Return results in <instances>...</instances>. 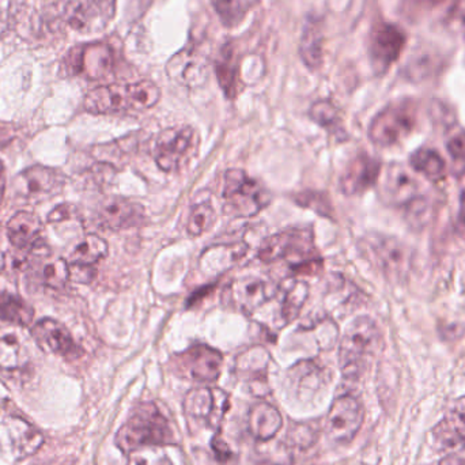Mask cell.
<instances>
[{
	"label": "cell",
	"mask_w": 465,
	"mask_h": 465,
	"mask_svg": "<svg viewBox=\"0 0 465 465\" xmlns=\"http://www.w3.org/2000/svg\"><path fill=\"white\" fill-rule=\"evenodd\" d=\"M10 133L0 128V147L5 146V144H7L8 142H10Z\"/></svg>",
	"instance_id": "cell-49"
},
{
	"label": "cell",
	"mask_w": 465,
	"mask_h": 465,
	"mask_svg": "<svg viewBox=\"0 0 465 465\" xmlns=\"http://www.w3.org/2000/svg\"><path fill=\"white\" fill-rule=\"evenodd\" d=\"M407 37L401 27L380 22L373 27L369 38V54L377 74H385L401 57Z\"/></svg>",
	"instance_id": "cell-13"
},
{
	"label": "cell",
	"mask_w": 465,
	"mask_h": 465,
	"mask_svg": "<svg viewBox=\"0 0 465 465\" xmlns=\"http://www.w3.org/2000/svg\"><path fill=\"white\" fill-rule=\"evenodd\" d=\"M5 268V256L2 251H0V272Z\"/></svg>",
	"instance_id": "cell-51"
},
{
	"label": "cell",
	"mask_w": 465,
	"mask_h": 465,
	"mask_svg": "<svg viewBox=\"0 0 465 465\" xmlns=\"http://www.w3.org/2000/svg\"><path fill=\"white\" fill-rule=\"evenodd\" d=\"M433 434L441 450L450 452L465 450V398L456 401L452 411L437 425Z\"/></svg>",
	"instance_id": "cell-23"
},
{
	"label": "cell",
	"mask_w": 465,
	"mask_h": 465,
	"mask_svg": "<svg viewBox=\"0 0 465 465\" xmlns=\"http://www.w3.org/2000/svg\"><path fill=\"white\" fill-rule=\"evenodd\" d=\"M418 123V106L410 98L393 101L374 116L369 138L380 147H391L411 135Z\"/></svg>",
	"instance_id": "cell-5"
},
{
	"label": "cell",
	"mask_w": 465,
	"mask_h": 465,
	"mask_svg": "<svg viewBox=\"0 0 465 465\" xmlns=\"http://www.w3.org/2000/svg\"><path fill=\"white\" fill-rule=\"evenodd\" d=\"M363 420L362 404L355 396L346 393L336 398L331 406L325 420V433L335 444H350L362 428Z\"/></svg>",
	"instance_id": "cell-9"
},
{
	"label": "cell",
	"mask_w": 465,
	"mask_h": 465,
	"mask_svg": "<svg viewBox=\"0 0 465 465\" xmlns=\"http://www.w3.org/2000/svg\"><path fill=\"white\" fill-rule=\"evenodd\" d=\"M198 134L191 127L163 131L153 147V157L163 172H176L198 152Z\"/></svg>",
	"instance_id": "cell-7"
},
{
	"label": "cell",
	"mask_w": 465,
	"mask_h": 465,
	"mask_svg": "<svg viewBox=\"0 0 465 465\" xmlns=\"http://www.w3.org/2000/svg\"><path fill=\"white\" fill-rule=\"evenodd\" d=\"M259 259L262 262L287 260L297 272L314 273L322 270V262L314 246L313 232L309 229H295L276 232L260 243Z\"/></svg>",
	"instance_id": "cell-2"
},
{
	"label": "cell",
	"mask_w": 465,
	"mask_h": 465,
	"mask_svg": "<svg viewBox=\"0 0 465 465\" xmlns=\"http://www.w3.org/2000/svg\"><path fill=\"white\" fill-rule=\"evenodd\" d=\"M223 362V354L218 350L206 344H195L177 354L172 365L180 376L210 384L220 379Z\"/></svg>",
	"instance_id": "cell-10"
},
{
	"label": "cell",
	"mask_w": 465,
	"mask_h": 465,
	"mask_svg": "<svg viewBox=\"0 0 465 465\" xmlns=\"http://www.w3.org/2000/svg\"><path fill=\"white\" fill-rule=\"evenodd\" d=\"M410 163L415 172L433 182H440L447 176V163L444 158L439 152L429 147H422L412 153Z\"/></svg>",
	"instance_id": "cell-32"
},
{
	"label": "cell",
	"mask_w": 465,
	"mask_h": 465,
	"mask_svg": "<svg viewBox=\"0 0 465 465\" xmlns=\"http://www.w3.org/2000/svg\"><path fill=\"white\" fill-rule=\"evenodd\" d=\"M317 429L309 423H298L289 431L290 444L294 447L309 448L316 442Z\"/></svg>",
	"instance_id": "cell-42"
},
{
	"label": "cell",
	"mask_w": 465,
	"mask_h": 465,
	"mask_svg": "<svg viewBox=\"0 0 465 465\" xmlns=\"http://www.w3.org/2000/svg\"><path fill=\"white\" fill-rule=\"evenodd\" d=\"M97 221L100 226L108 231H124L144 223V209L130 199L112 196L98 207Z\"/></svg>",
	"instance_id": "cell-20"
},
{
	"label": "cell",
	"mask_w": 465,
	"mask_h": 465,
	"mask_svg": "<svg viewBox=\"0 0 465 465\" xmlns=\"http://www.w3.org/2000/svg\"><path fill=\"white\" fill-rule=\"evenodd\" d=\"M444 2L445 0H407L410 7L417 11L433 10V8L439 7V5H441Z\"/></svg>",
	"instance_id": "cell-46"
},
{
	"label": "cell",
	"mask_w": 465,
	"mask_h": 465,
	"mask_svg": "<svg viewBox=\"0 0 465 465\" xmlns=\"http://www.w3.org/2000/svg\"><path fill=\"white\" fill-rule=\"evenodd\" d=\"M64 184V176L57 169L48 166H30L16 177V190L30 201H44L59 193Z\"/></svg>",
	"instance_id": "cell-18"
},
{
	"label": "cell",
	"mask_w": 465,
	"mask_h": 465,
	"mask_svg": "<svg viewBox=\"0 0 465 465\" xmlns=\"http://www.w3.org/2000/svg\"><path fill=\"white\" fill-rule=\"evenodd\" d=\"M447 150L452 160L456 176H463L465 173V131H456L448 138Z\"/></svg>",
	"instance_id": "cell-41"
},
{
	"label": "cell",
	"mask_w": 465,
	"mask_h": 465,
	"mask_svg": "<svg viewBox=\"0 0 465 465\" xmlns=\"http://www.w3.org/2000/svg\"><path fill=\"white\" fill-rule=\"evenodd\" d=\"M381 343L379 325L371 317H358L344 331L339 349L341 373L349 381H358L368 371Z\"/></svg>",
	"instance_id": "cell-3"
},
{
	"label": "cell",
	"mask_w": 465,
	"mask_h": 465,
	"mask_svg": "<svg viewBox=\"0 0 465 465\" xmlns=\"http://www.w3.org/2000/svg\"><path fill=\"white\" fill-rule=\"evenodd\" d=\"M380 174V161L366 153H361L347 165L341 179V191L347 196L360 195L379 182Z\"/></svg>",
	"instance_id": "cell-21"
},
{
	"label": "cell",
	"mask_w": 465,
	"mask_h": 465,
	"mask_svg": "<svg viewBox=\"0 0 465 465\" xmlns=\"http://www.w3.org/2000/svg\"><path fill=\"white\" fill-rule=\"evenodd\" d=\"M67 67L73 74H84L89 79H103L114 68V49L104 43L87 44L70 52Z\"/></svg>",
	"instance_id": "cell-15"
},
{
	"label": "cell",
	"mask_w": 465,
	"mask_h": 465,
	"mask_svg": "<svg viewBox=\"0 0 465 465\" xmlns=\"http://www.w3.org/2000/svg\"><path fill=\"white\" fill-rule=\"evenodd\" d=\"M270 361V352L264 347H252L238 355L235 361V371L245 381H265Z\"/></svg>",
	"instance_id": "cell-29"
},
{
	"label": "cell",
	"mask_w": 465,
	"mask_h": 465,
	"mask_svg": "<svg viewBox=\"0 0 465 465\" xmlns=\"http://www.w3.org/2000/svg\"><path fill=\"white\" fill-rule=\"evenodd\" d=\"M95 275H97V270L94 265H70V279L76 283H90L94 281Z\"/></svg>",
	"instance_id": "cell-43"
},
{
	"label": "cell",
	"mask_w": 465,
	"mask_h": 465,
	"mask_svg": "<svg viewBox=\"0 0 465 465\" xmlns=\"http://www.w3.org/2000/svg\"><path fill=\"white\" fill-rule=\"evenodd\" d=\"M217 223V213L210 203H199L191 209L187 232L191 237H199L213 228Z\"/></svg>",
	"instance_id": "cell-37"
},
{
	"label": "cell",
	"mask_w": 465,
	"mask_h": 465,
	"mask_svg": "<svg viewBox=\"0 0 465 465\" xmlns=\"http://www.w3.org/2000/svg\"><path fill=\"white\" fill-rule=\"evenodd\" d=\"M76 215L75 206L70 203H62L54 207L48 214L49 223H60L64 221L73 220Z\"/></svg>",
	"instance_id": "cell-44"
},
{
	"label": "cell",
	"mask_w": 465,
	"mask_h": 465,
	"mask_svg": "<svg viewBox=\"0 0 465 465\" xmlns=\"http://www.w3.org/2000/svg\"><path fill=\"white\" fill-rule=\"evenodd\" d=\"M300 54L306 67L316 70L322 62V29L319 19L309 18L301 35Z\"/></svg>",
	"instance_id": "cell-30"
},
{
	"label": "cell",
	"mask_w": 465,
	"mask_h": 465,
	"mask_svg": "<svg viewBox=\"0 0 465 465\" xmlns=\"http://www.w3.org/2000/svg\"><path fill=\"white\" fill-rule=\"evenodd\" d=\"M362 252L369 260L392 281H401L411 267V253L403 242L384 234H369L363 238Z\"/></svg>",
	"instance_id": "cell-6"
},
{
	"label": "cell",
	"mask_w": 465,
	"mask_h": 465,
	"mask_svg": "<svg viewBox=\"0 0 465 465\" xmlns=\"http://www.w3.org/2000/svg\"><path fill=\"white\" fill-rule=\"evenodd\" d=\"M35 311L32 306L18 295L0 292V320L19 327L32 324Z\"/></svg>",
	"instance_id": "cell-31"
},
{
	"label": "cell",
	"mask_w": 465,
	"mask_h": 465,
	"mask_svg": "<svg viewBox=\"0 0 465 465\" xmlns=\"http://www.w3.org/2000/svg\"><path fill=\"white\" fill-rule=\"evenodd\" d=\"M282 428H283V418L272 404L259 401L249 411L248 430L257 441H271L275 439Z\"/></svg>",
	"instance_id": "cell-25"
},
{
	"label": "cell",
	"mask_w": 465,
	"mask_h": 465,
	"mask_svg": "<svg viewBox=\"0 0 465 465\" xmlns=\"http://www.w3.org/2000/svg\"><path fill=\"white\" fill-rule=\"evenodd\" d=\"M43 442L44 437L40 430L24 418L7 417L0 423V445L16 460L35 455Z\"/></svg>",
	"instance_id": "cell-14"
},
{
	"label": "cell",
	"mask_w": 465,
	"mask_h": 465,
	"mask_svg": "<svg viewBox=\"0 0 465 465\" xmlns=\"http://www.w3.org/2000/svg\"><path fill=\"white\" fill-rule=\"evenodd\" d=\"M44 231L43 223L37 215L29 212H19L13 215L7 223V235L14 248H29L35 241L40 240Z\"/></svg>",
	"instance_id": "cell-26"
},
{
	"label": "cell",
	"mask_w": 465,
	"mask_h": 465,
	"mask_svg": "<svg viewBox=\"0 0 465 465\" xmlns=\"http://www.w3.org/2000/svg\"><path fill=\"white\" fill-rule=\"evenodd\" d=\"M460 215H461V220H463V223H464V225H465V191H464L463 195H461Z\"/></svg>",
	"instance_id": "cell-50"
},
{
	"label": "cell",
	"mask_w": 465,
	"mask_h": 465,
	"mask_svg": "<svg viewBox=\"0 0 465 465\" xmlns=\"http://www.w3.org/2000/svg\"><path fill=\"white\" fill-rule=\"evenodd\" d=\"M116 447L128 455L144 447H166L179 444L176 433L163 412L153 401L138 404L127 422L117 431Z\"/></svg>",
	"instance_id": "cell-1"
},
{
	"label": "cell",
	"mask_w": 465,
	"mask_h": 465,
	"mask_svg": "<svg viewBox=\"0 0 465 465\" xmlns=\"http://www.w3.org/2000/svg\"><path fill=\"white\" fill-rule=\"evenodd\" d=\"M281 319L284 324L294 322L309 297V284L300 279H290L278 289Z\"/></svg>",
	"instance_id": "cell-27"
},
{
	"label": "cell",
	"mask_w": 465,
	"mask_h": 465,
	"mask_svg": "<svg viewBox=\"0 0 465 465\" xmlns=\"http://www.w3.org/2000/svg\"><path fill=\"white\" fill-rule=\"evenodd\" d=\"M5 193V166L0 163V206H2L3 198Z\"/></svg>",
	"instance_id": "cell-47"
},
{
	"label": "cell",
	"mask_w": 465,
	"mask_h": 465,
	"mask_svg": "<svg viewBox=\"0 0 465 465\" xmlns=\"http://www.w3.org/2000/svg\"><path fill=\"white\" fill-rule=\"evenodd\" d=\"M309 116L317 124L327 128L331 133H341V112L331 101H317L312 105Z\"/></svg>",
	"instance_id": "cell-38"
},
{
	"label": "cell",
	"mask_w": 465,
	"mask_h": 465,
	"mask_svg": "<svg viewBox=\"0 0 465 465\" xmlns=\"http://www.w3.org/2000/svg\"><path fill=\"white\" fill-rule=\"evenodd\" d=\"M212 448L218 460L223 461V463L232 460V456L234 455H232L231 448H229L228 444H226L223 440H221L217 434H215L214 439H213Z\"/></svg>",
	"instance_id": "cell-45"
},
{
	"label": "cell",
	"mask_w": 465,
	"mask_h": 465,
	"mask_svg": "<svg viewBox=\"0 0 465 465\" xmlns=\"http://www.w3.org/2000/svg\"><path fill=\"white\" fill-rule=\"evenodd\" d=\"M246 251L248 248L242 242L210 246L199 260L202 272L207 276H217L226 272L245 256Z\"/></svg>",
	"instance_id": "cell-24"
},
{
	"label": "cell",
	"mask_w": 465,
	"mask_h": 465,
	"mask_svg": "<svg viewBox=\"0 0 465 465\" xmlns=\"http://www.w3.org/2000/svg\"><path fill=\"white\" fill-rule=\"evenodd\" d=\"M127 465H173L163 447H144L128 453Z\"/></svg>",
	"instance_id": "cell-40"
},
{
	"label": "cell",
	"mask_w": 465,
	"mask_h": 465,
	"mask_svg": "<svg viewBox=\"0 0 465 465\" xmlns=\"http://www.w3.org/2000/svg\"><path fill=\"white\" fill-rule=\"evenodd\" d=\"M84 105V109L93 114H114L133 111L130 84L95 87L87 93Z\"/></svg>",
	"instance_id": "cell-22"
},
{
	"label": "cell",
	"mask_w": 465,
	"mask_h": 465,
	"mask_svg": "<svg viewBox=\"0 0 465 465\" xmlns=\"http://www.w3.org/2000/svg\"><path fill=\"white\" fill-rule=\"evenodd\" d=\"M183 407L188 420L218 433L231 407V401L225 391L218 388H195L185 395Z\"/></svg>",
	"instance_id": "cell-8"
},
{
	"label": "cell",
	"mask_w": 465,
	"mask_h": 465,
	"mask_svg": "<svg viewBox=\"0 0 465 465\" xmlns=\"http://www.w3.org/2000/svg\"><path fill=\"white\" fill-rule=\"evenodd\" d=\"M209 62L206 57L193 48L177 52L166 64L169 78L188 89L203 86L209 79Z\"/></svg>",
	"instance_id": "cell-16"
},
{
	"label": "cell",
	"mask_w": 465,
	"mask_h": 465,
	"mask_svg": "<svg viewBox=\"0 0 465 465\" xmlns=\"http://www.w3.org/2000/svg\"><path fill=\"white\" fill-rule=\"evenodd\" d=\"M116 14V0H70L64 7V21L79 33L105 29Z\"/></svg>",
	"instance_id": "cell-12"
},
{
	"label": "cell",
	"mask_w": 465,
	"mask_h": 465,
	"mask_svg": "<svg viewBox=\"0 0 465 465\" xmlns=\"http://www.w3.org/2000/svg\"><path fill=\"white\" fill-rule=\"evenodd\" d=\"M29 362L19 339L11 333L0 336V369L5 371H21Z\"/></svg>",
	"instance_id": "cell-34"
},
{
	"label": "cell",
	"mask_w": 465,
	"mask_h": 465,
	"mask_svg": "<svg viewBox=\"0 0 465 465\" xmlns=\"http://www.w3.org/2000/svg\"><path fill=\"white\" fill-rule=\"evenodd\" d=\"M131 105L133 111L142 112L157 105L161 100V89L152 81H139L130 84Z\"/></svg>",
	"instance_id": "cell-36"
},
{
	"label": "cell",
	"mask_w": 465,
	"mask_h": 465,
	"mask_svg": "<svg viewBox=\"0 0 465 465\" xmlns=\"http://www.w3.org/2000/svg\"><path fill=\"white\" fill-rule=\"evenodd\" d=\"M440 465H465V459L458 458V456H448L442 459Z\"/></svg>",
	"instance_id": "cell-48"
},
{
	"label": "cell",
	"mask_w": 465,
	"mask_h": 465,
	"mask_svg": "<svg viewBox=\"0 0 465 465\" xmlns=\"http://www.w3.org/2000/svg\"><path fill=\"white\" fill-rule=\"evenodd\" d=\"M41 281L51 289H62L70 281V265L64 259H54L44 265Z\"/></svg>",
	"instance_id": "cell-39"
},
{
	"label": "cell",
	"mask_w": 465,
	"mask_h": 465,
	"mask_svg": "<svg viewBox=\"0 0 465 465\" xmlns=\"http://www.w3.org/2000/svg\"><path fill=\"white\" fill-rule=\"evenodd\" d=\"M225 209L232 217L251 218L271 203L270 191L241 169H229L223 177Z\"/></svg>",
	"instance_id": "cell-4"
},
{
	"label": "cell",
	"mask_w": 465,
	"mask_h": 465,
	"mask_svg": "<svg viewBox=\"0 0 465 465\" xmlns=\"http://www.w3.org/2000/svg\"><path fill=\"white\" fill-rule=\"evenodd\" d=\"M32 335L38 346L67 360H76L84 350L75 343L70 331L54 319H43L32 328Z\"/></svg>",
	"instance_id": "cell-17"
},
{
	"label": "cell",
	"mask_w": 465,
	"mask_h": 465,
	"mask_svg": "<svg viewBox=\"0 0 465 465\" xmlns=\"http://www.w3.org/2000/svg\"><path fill=\"white\" fill-rule=\"evenodd\" d=\"M278 295V287L259 276L234 279L226 287L223 300L226 305L241 313L251 314Z\"/></svg>",
	"instance_id": "cell-11"
},
{
	"label": "cell",
	"mask_w": 465,
	"mask_h": 465,
	"mask_svg": "<svg viewBox=\"0 0 465 465\" xmlns=\"http://www.w3.org/2000/svg\"><path fill=\"white\" fill-rule=\"evenodd\" d=\"M215 74L226 97L235 98L241 89L240 64L232 44H226L221 49L220 57L215 62Z\"/></svg>",
	"instance_id": "cell-28"
},
{
	"label": "cell",
	"mask_w": 465,
	"mask_h": 465,
	"mask_svg": "<svg viewBox=\"0 0 465 465\" xmlns=\"http://www.w3.org/2000/svg\"><path fill=\"white\" fill-rule=\"evenodd\" d=\"M254 0H212L215 13L226 27H234L245 19Z\"/></svg>",
	"instance_id": "cell-35"
},
{
	"label": "cell",
	"mask_w": 465,
	"mask_h": 465,
	"mask_svg": "<svg viewBox=\"0 0 465 465\" xmlns=\"http://www.w3.org/2000/svg\"><path fill=\"white\" fill-rule=\"evenodd\" d=\"M380 177L381 198L391 206H410L420 196V184L403 165L392 163Z\"/></svg>",
	"instance_id": "cell-19"
},
{
	"label": "cell",
	"mask_w": 465,
	"mask_h": 465,
	"mask_svg": "<svg viewBox=\"0 0 465 465\" xmlns=\"http://www.w3.org/2000/svg\"><path fill=\"white\" fill-rule=\"evenodd\" d=\"M108 242L98 234H87L70 257L71 264L94 265L108 256Z\"/></svg>",
	"instance_id": "cell-33"
}]
</instances>
